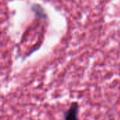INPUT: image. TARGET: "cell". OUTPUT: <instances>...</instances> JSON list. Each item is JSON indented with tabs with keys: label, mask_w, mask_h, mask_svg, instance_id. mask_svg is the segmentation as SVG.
<instances>
[{
	"label": "cell",
	"mask_w": 120,
	"mask_h": 120,
	"mask_svg": "<svg viewBox=\"0 0 120 120\" xmlns=\"http://www.w3.org/2000/svg\"><path fill=\"white\" fill-rule=\"evenodd\" d=\"M79 104L77 101L71 103L70 107L65 111L63 114V120H79Z\"/></svg>",
	"instance_id": "6da1fadb"
}]
</instances>
